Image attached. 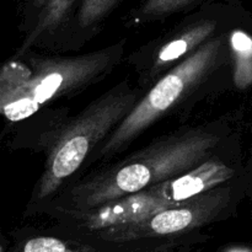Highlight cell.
Instances as JSON below:
<instances>
[{
  "label": "cell",
  "instance_id": "6da1fadb",
  "mask_svg": "<svg viewBox=\"0 0 252 252\" xmlns=\"http://www.w3.org/2000/svg\"><path fill=\"white\" fill-rule=\"evenodd\" d=\"M233 137L231 117L167 134L68 184L39 213L53 209L84 211L137 193L228 152Z\"/></svg>",
  "mask_w": 252,
  "mask_h": 252
},
{
  "label": "cell",
  "instance_id": "7a4b0ae2",
  "mask_svg": "<svg viewBox=\"0 0 252 252\" xmlns=\"http://www.w3.org/2000/svg\"><path fill=\"white\" fill-rule=\"evenodd\" d=\"M126 39L73 57L15 56L0 74V111L7 122L32 117L44 106L71 97L107 76L123 59Z\"/></svg>",
  "mask_w": 252,
  "mask_h": 252
},
{
  "label": "cell",
  "instance_id": "3957f363",
  "mask_svg": "<svg viewBox=\"0 0 252 252\" xmlns=\"http://www.w3.org/2000/svg\"><path fill=\"white\" fill-rule=\"evenodd\" d=\"M144 94V89L123 79L79 115L54 128L47 138L44 166L32 191L27 212L39 213L68 186L71 177L129 115Z\"/></svg>",
  "mask_w": 252,
  "mask_h": 252
},
{
  "label": "cell",
  "instance_id": "277c9868",
  "mask_svg": "<svg viewBox=\"0 0 252 252\" xmlns=\"http://www.w3.org/2000/svg\"><path fill=\"white\" fill-rule=\"evenodd\" d=\"M229 31L209 39L153 84L129 115L94 152L89 164L98 161L105 165L177 106L201 96L207 86H218L217 80L220 76L231 75Z\"/></svg>",
  "mask_w": 252,
  "mask_h": 252
},
{
  "label": "cell",
  "instance_id": "5b68a950",
  "mask_svg": "<svg viewBox=\"0 0 252 252\" xmlns=\"http://www.w3.org/2000/svg\"><path fill=\"white\" fill-rule=\"evenodd\" d=\"M244 185L238 177L142 220L103 229L84 238L121 245L185 235L231 214L243 196Z\"/></svg>",
  "mask_w": 252,
  "mask_h": 252
},
{
  "label": "cell",
  "instance_id": "8992f818",
  "mask_svg": "<svg viewBox=\"0 0 252 252\" xmlns=\"http://www.w3.org/2000/svg\"><path fill=\"white\" fill-rule=\"evenodd\" d=\"M236 24V5H206L169 32L130 53L127 63L134 69L138 84L145 90L206 42Z\"/></svg>",
  "mask_w": 252,
  "mask_h": 252
},
{
  "label": "cell",
  "instance_id": "52a82bcc",
  "mask_svg": "<svg viewBox=\"0 0 252 252\" xmlns=\"http://www.w3.org/2000/svg\"><path fill=\"white\" fill-rule=\"evenodd\" d=\"M75 7V0H19L24 39L16 56L32 51L34 46H65Z\"/></svg>",
  "mask_w": 252,
  "mask_h": 252
},
{
  "label": "cell",
  "instance_id": "ba28073f",
  "mask_svg": "<svg viewBox=\"0 0 252 252\" xmlns=\"http://www.w3.org/2000/svg\"><path fill=\"white\" fill-rule=\"evenodd\" d=\"M122 0H75L76 7L69 27L65 46H80L98 31L103 20L115 10Z\"/></svg>",
  "mask_w": 252,
  "mask_h": 252
},
{
  "label": "cell",
  "instance_id": "9c48e42d",
  "mask_svg": "<svg viewBox=\"0 0 252 252\" xmlns=\"http://www.w3.org/2000/svg\"><path fill=\"white\" fill-rule=\"evenodd\" d=\"M212 4L236 5V0H142L127 17L132 24H149Z\"/></svg>",
  "mask_w": 252,
  "mask_h": 252
},
{
  "label": "cell",
  "instance_id": "30bf717a",
  "mask_svg": "<svg viewBox=\"0 0 252 252\" xmlns=\"http://www.w3.org/2000/svg\"><path fill=\"white\" fill-rule=\"evenodd\" d=\"M228 37L234 86L246 90L252 86V34L236 24Z\"/></svg>",
  "mask_w": 252,
  "mask_h": 252
},
{
  "label": "cell",
  "instance_id": "8fae6325",
  "mask_svg": "<svg viewBox=\"0 0 252 252\" xmlns=\"http://www.w3.org/2000/svg\"><path fill=\"white\" fill-rule=\"evenodd\" d=\"M90 240V239H89ZM89 243L71 239H63L52 235H31L19 241L12 252H107Z\"/></svg>",
  "mask_w": 252,
  "mask_h": 252
},
{
  "label": "cell",
  "instance_id": "7c38bea8",
  "mask_svg": "<svg viewBox=\"0 0 252 252\" xmlns=\"http://www.w3.org/2000/svg\"><path fill=\"white\" fill-rule=\"evenodd\" d=\"M229 252H249V251H246V250H233V251H229Z\"/></svg>",
  "mask_w": 252,
  "mask_h": 252
}]
</instances>
